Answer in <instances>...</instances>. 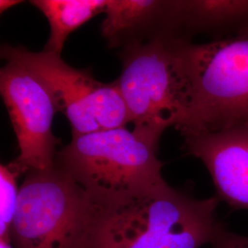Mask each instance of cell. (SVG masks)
<instances>
[{
    "instance_id": "52a82bcc",
    "label": "cell",
    "mask_w": 248,
    "mask_h": 248,
    "mask_svg": "<svg viewBox=\"0 0 248 248\" xmlns=\"http://www.w3.org/2000/svg\"><path fill=\"white\" fill-rule=\"evenodd\" d=\"M0 90L18 142L14 162L24 173L53 169L58 140L52 124L57 108L45 82L26 66L9 61L0 71Z\"/></svg>"
},
{
    "instance_id": "9c48e42d",
    "label": "cell",
    "mask_w": 248,
    "mask_h": 248,
    "mask_svg": "<svg viewBox=\"0 0 248 248\" xmlns=\"http://www.w3.org/2000/svg\"><path fill=\"white\" fill-rule=\"evenodd\" d=\"M174 1L108 0L101 33L110 44L122 45L138 31L154 29L156 35L170 34Z\"/></svg>"
},
{
    "instance_id": "6da1fadb",
    "label": "cell",
    "mask_w": 248,
    "mask_h": 248,
    "mask_svg": "<svg viewBox=\"0 0 248 248\" xmlns=\"http://www.w3.org/2000/svg\"><path fill=\"white\" fill-rule=\"evenodd\" d=\"M159 141L124 128L72 137L57 152L54 166L82 186L104 210L115 208L165 185Z\"/></svg>"
},
{
    "instance_id": "9a60e30c",
    "label": "cell",
    "mask_w": 248,
    "mask_h": 248,
    "mask_svg": "<svg viewBox=\"0 0 248 248\" xmlns=\"http://www.w3.org/2000/svg\"><path fill=\"white\" fill-rule=\"evenodd\" d=\"M0 248H12V247L9 242L0 241Z\"/></svg>"
},
{
    "instance_id": "7c38bea8",
    "label": "cell",
    "mask_w": 248,
    "mask_h": 248,
    "mask_svg": "<svg viewBox=\"0 0 248 248\" xmlns=\"http://www.w3.org/2000/svg\"><path fill=\"white\" fill-rule=\"evenodd\" d=\"M24 173L12 162L0 166V241L9 242L10 228L17 210L19 187L17 178Z\"/></svg>"
},
{
    "instance_id": "8992f818",
    "label": "cell",
    "mask_w": 248,
    "mask_h": 248,
    "mask_svg": "<svg viewBox=\"0 0 248 248\" xmlns=\"http://www.w3.org/2000/svg\"><path fill=\"white\" fill-rule=\"evenodd\" d=\"M1 55L7 62L26 66L45 82L57 111L66 116L73 136L126 127L130 116L117 81L103 84L90 73L62 61L61 55L33 53L22 47L4 45Z\"/></svg>"
},
{
    "instance_id": "8fae6325",
    "label": "cell",
    "mask_w": 248,
    "mask_h": 248,
    "mask_svg": "<svg viewBox=\"0 0 248 248\" xmlns=\"http://www.w3.org/2000/svg\"><path fill=\"white\" fill-rule=\"evenodd\" d=\"M108 0H34L31 3L45 15L51 32L44 51L61 55L67 37L89 19L104 12Z\"/></svg>"
},
{
    "instance_id": "4fadbf2b",
    "label": "cell",
    "mask_w": 248,
    "mask_h": 248,
    "mask_svg": "<svg viewBox=\"0 0 248 248\" xmlns=\"http://www.w3.org/2000/svg\"><path fill=\"white\" fill-rule=\"evenodd\" d=\"M212 245L213 248H248V235H239L224 229Z\"/></svg>"
},
{
    "instance_id": "3957f363",
    "label": "cell",
    "mask_w": 248,
    "mask_h": 248,
    "mask_svg": "<svg viewBox=\"0 0 248 248\" xmlns=\"http://www.w3.org/2000/svg\"><path fill=\"white\" fill-rule=\"evenodd\" d=\"M186 41L160 34L124 46L116 81L133 131L142 136L159 141L165 130L174 126L178 131L186 123L191 100Z\"/></svg>"
},
{
    "instance_id": "5bb4252c",
    "label": "cell",
    "mask_w": 248,
    "mask_h": 248,
    "mask_svg": "<svg viewBox=\"0 0 248 248\" xmlns=\"http://www.w3.org/2000/svg\"><path fill=\"white\" fill-rule=\"evenodd\" d=\"M22 1H18V0H1L0 1V11L3 13L4 11L11 9L12 7L18 5L21 3Z\"/></svg>"
},
{
    "instance_id": "ba28073f",
    "label": "cell",
    "mask_w": 248,
    "mask_h": 248,
    "mask_svg": "<svg viewBox=\"0 0 248 248\" xmlns=\"http://www.w3.org/2000/svg\"><path fill=\"white\" fill-rule=\"evenodd\" d=\"M182 136L186 153L201 160L211 175L220 202L248 211V119Z\"/></svg>"
},
{
    "instance_id": "7a4b0ae2",
    "label": "cell",
    "mask_w": 248,
    "mask_h": 248,
    "mask_svg": "<svg viewBox=\"0 0 248 248\" xmlns=\"http://www.w3.org/2000/svg\"><path fill=\"white\" fill-rule=\"evenodd\" d=\"M220 200H200L168 183L103 210L95 248H201L225 229L216 218Z\"/></svg>"
},
{
    "instance_id": "30bf717a",
    "label": "cell",
    "mask_w": 248,
    "mask_h": 248,
    "mask_svg": "<svg viewBox=\"0 0 248 248\" xmlns=\"http://www.w3.org/2000/svg\"><path fill=\"white\" fill-rule=\"evenodd\" d=\"M248 27V0L175 1L173 28L177 37L181 31L234 34Z\"/></svg>"
},
{
    "instance_id": "5b68a950",
    "label": "cell",
    "mask_w": 248,
    "mask_h": 248,
    "mask_svg": "<svg viewBox=\"0 0 248 248\" xmlns=\"http://www.w3.org/2000/svg\"><path fill=\"white\" fill-rule=\"evenodd\" d=\"M191 100L182 134L215 131L248 119V27L202 45L186 41Z\"/></svg>"
},
{
    "instance_id": "277c9868",
    "label": "cell",
    "mask_w": 248,
    "mask_h": 248,
    "mask_svg": "<svg viewBox=\"0 0 248 248\" xmlns=\"http://www.w3.org/2000/svg\"><path fill=\"white\" fill-rule=\"evenodd\" d=\"M103 210L55 166L29 171L19 186L10 244L15 248H95Z\"/></svg>"
}]
</instances>
